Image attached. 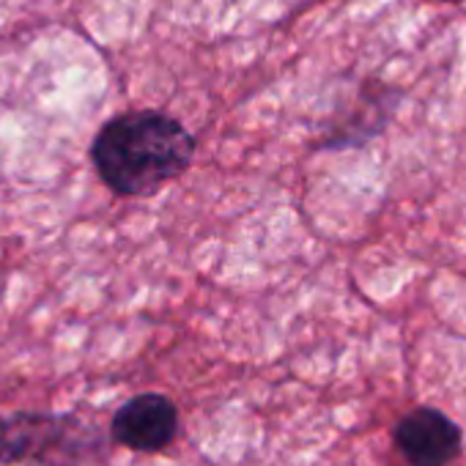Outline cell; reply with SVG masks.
Listing matches in <instances>:
<instances>
[{
    "label": "cell",
    "instance_id": "cell-1",
    "mask_svg": "<svg viewBox=\"0 0 466 466\" xmlns=\"http://www.w3.org/2000/svg\"><path fill=\"white\" fill-rule=\"evenodd\" d=\"M195 157L192 132L159 110H129L110 118L91 143L99 178L121 198H146L187 173Z\"/></svg>",
    "mask_w": 466,
    "mask_h": 466
},
{
    "label": "cell",
    "instance_id": "cell-4",
    "mask_svg": "<svg viewBox=\"0 0 466 466\" xmlns=\"http://www.w3.org/2000/svg\"><path fill=\"white\" fill-rule=\"evenodd\" d=\"M58 417L17 411L0 417V461L17 463L47 450L50 439H58Z\"/></svg>",
    "mask_w": 466,
    "mask_h": 466
},
{
    "label": "cell",
    "instance_id": "cell-3",
    "mask_svg": "<svg viewBox=\"0 0 466 466\" xmlns=\"http://www.w3.org/2000/svg\"><path fill=\"white\" fill-rule=\"evenodd\" d=\"M178 428L176 403L159 392H146L127 400L113 417V436L140 452H157L167 447Z\"/></svg>",
    "mask_w": 466,
    "mask_h": 466
},
{
    "label": "cell",
    "instance_id": "cell-2",
    "mask_svg": "<svg viewBox=\"0 0 466 466\" xmlns=\"http://www.w3.org/2000/svg\"><path fill=\"white\" fill-rule=\"evenodd\" d=\"M395 444L411 466H447L461 452V431L439 409L422 406L398 422Z\"/></svg>",
    "mask_w": 466,
    "mask_h": 466
},
{
    "label": "cell",
    "instance_id": "cell-5",
    "mask_svg": "<svg viewBox=\"0 0 466 466\" xmlns=\"http://www.w3.org/2000/svg\"><path fill=\"white\" fill-rule=\"evenodd\" d=\"M441 4H463V0H441Z\"/></svg>",
    "mask_w": 466,
    "mask_h": 466
}]
</instances>
